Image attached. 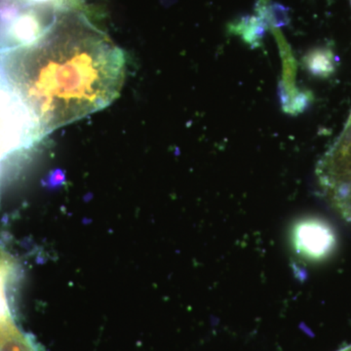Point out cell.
<instances>
[{
  "label": "cell",
  "instance_id": "5",
  "mask_svg": "<svg viewBox=\"0 0 351 351\" xmlns=\"http://www.w3.org/2000/svg\"><path fill=\"white\" fill-rule=\"evenodd\" d=\"M323 159L334 167L351 172V119L345 133L323 156Z\"/></svg>",
  "mask_w": 351,
  "mask_h": 351
},
{
  "label": "cell",
  "instance_id": "7",
  "mask_svg": "<svg viewBox=\"0 0 351 351\" xmlns=\"http://www.w3.org/2000/svg\"><path fill=\"white\" fill-rule=\"evenodd\" d=\"M10 267H13L12 263L9 262L3 256H0V271H1V270L10 269Z\"/></svg>",
  "mask_w": 351,
  "mask_h": 351
},
{
  "label": "cell",
  "instance_id": "4",
  "mask_svg": "<svg viewBox=\"0 0 351 351\" xmlns=\"http://www.w3.org/2000/svg\"><path fill=\"white\" fill-rule=\"evenodd\" d=\"M0 351H38V348L18 329L12 316H9L0 318Z\"/></svg>",
  "mask_w": 351,
  "mask_h": 351
},
{
  "label": "cell",
  "instance_id": "8",
  "mask_svg": "<svg viewBox=\"0 0 351 351\" xmlns=\"http://www.w3.org/2000/svg\"><path fill=\"white\" fill-rule=\"evenodd\" d=\"M338 351H351V345L346 346V348H341Z\"/></svg>",
  "mask_w": 351,
  "mask_h": 351
},
{
  "label": "cell",
  "instance_id": "3",
  "mask_svg": "<svg viewBox=\"0 0 351 351\" xmlns=\"http://www.w3.org/2000/svg\"><path fill=\"white\" fill-rule=\"evenodd\" d=\"M295 250L309 260L327 258L336 246V235L331 226L319 219H304L293 228Z\"/></svg>",
  "mask_w": 351,
  "mask_h": 351
},
{
  "label": "cell",
  "instance_id": "1",
  "mask_svg": "<svg viewBox=\"0 0 351 351\" xmlns=\"http://www.w3.org/2000/svg\"><path fill=\"white\" fill-rule=\"evenodd\" d=\"M0 69L45 138L119 98L126 55L86 18L69 11L31 40L0 48Z\"/></svg>",
  "mask_w": 351,
  "mask_h": 351
},
{
  "label": "cell",
  "instance_id": "2",
  "mask_svg": "<svg viewBox=\"0 0 351 351\" xmlns=\"http://www.w3.org/2000/svg\"><path fill=\"white\" fill-rule=\"evenodd\" d=\"M43 138L29 110L0 69V163L7 156L29 149Z\"/></svg>",
  "mask_w": 351,
  "mask_h": 351
},
{
  "label": "cell",
  "instance_id": "6",
  "mask_svg": "<svg viewBox=\"0 0 351 351\" xmlns=\"http://www.w3.org/2000/svg\"><path fill=\"white\" fill-rule=\"evenodd\" d=\"M27 5H47V6H63L66 5L69 0H19Z\"/></svg>",
  "mask_w": 351,
  "mask_h": 351
}]
</instances>
